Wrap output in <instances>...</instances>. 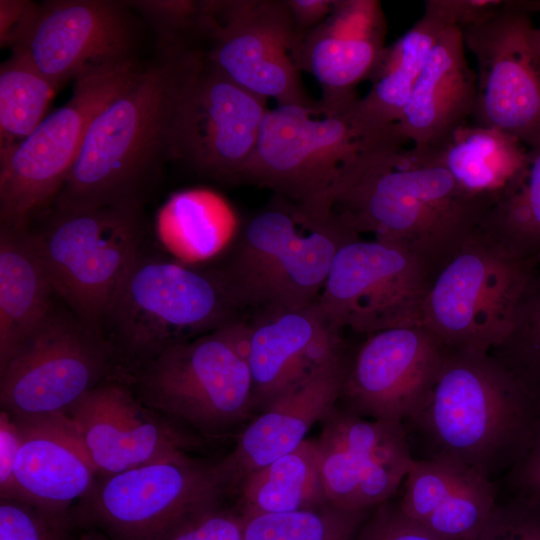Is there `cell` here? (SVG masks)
Masks as SVG:
<instances>
[{"instance_id":"1","label":"cell","mask_w":540,"mask_h":540,"mask_svg":"<svg viewBox=\"0 0 540 540\" xmlns=\"http://www.w3.org/2000/svg\"><path fill=\"white\" fill-rule=\"evenodd\" d=\"M331 207L356 235L402 246L435 270L488 209L459 189L433 149L406 147L391 132L342 164Z\"/></svg>"},{"instance_id":"2","label":"cell","mask_w":540,"mask_h":540,"mask_svg":"<svg viewBox=\"0 0 540 540\" xmlns=\"http://www.w3.org/2000/svg\"><path fill=\"white\" fill-rule=\"evenodd\" d=\"M200 52L161 51L103 108L91 122L53 208L79 211L142 205L148 188L170 160L177 101Z\"/></svg>"},{"instance_id":"3","label":"cell","mask_w":540,"mask_h":540,"mask_svg":"<svg viewBox=\"0 0 540 540\" xmlns=\"http://www.w3.org/2000/svg\"><path fill=\"white\" fill-rule=\"evenodd\" d=\"M539 419L533 399L493 355L448 349L429 396L403 425L422 458L455 461L496 483L525 456Z\"/></svg>"},{"instance_id":"4","label":"cell","mask_w":540,"mask_h":540,"mask_svg":"<svg viewBox=\"0 0 540 540\" xmlns=\"http://www.w3.org/2000/svg\"><path fill=\"white\" fill-rule=\"evenodd\" d=\"M332 212H308L274 195L239 227L219 272L244 309L318 301L338 250L358 238Z\"/></svg>"},{"instance_id":"5","label":"cell","mask_w":540,"mask_h":540,"mask_svg":"<svg viewBox=\"0 0 540 540\" xmlns=\"http://www.w3.org/2000/svg\"><path fill=\"white\" fill-rule=\"evenodd\" d=\"M538 265L474 229L434 271L421 324L449 350L492 351L509 334Z\"/></svg>"},{"instance_id":"6","label":"cell","mask_w":540,"mask_h":540,"mask_svg":"<svg viewBox=\"0 0 540 540\" xmlns=\"http://www.w3.org/2000/svg\"><path fill=\"white\" fill-rule=\"evenodd\" d=\"M241 310L218 269L139 256L106 318L124 351L146 363L173 344L240 318Z\"/></svg>"},{"instance_id":"7","label":"cell","mask_w":540,"mask_h":540,"mask_svg":"<svg viewBox=\"0 0 540 540\" xmlns=\"http://www.w3.org/2000/svg\"><path fill=\"white\" fill-rule=\"evenodd\" d=\"M141 70L129 60L79 76L66 104L22 141L0 150L1 226L29 229L52 209L91 122Z\"/></svg>"},{"instance_id":"8","label":"cell","mask_w":540,"mask_h":540,"mask_svg":"<svg viewBox=\"0 0 540 540\" xmlns=\"http://www.w3.org/2000/svg\"><path fill=\"white\" fill-rule=\"evenodd\" d=\"M142 205L48 211L33 245L54 292L95 328L140 256ZM42 217V218H43Z\"/></svg>"},{"instance_id":"9","label":"cell","mask_w":540,"mask_h":540,"mask_svg":"<svg viewBox=\"0 0 540 540\" xmlns=\"http://www.w3.org/2000/svg\"><path fill=\"white\" fill-rule=\"evenodd\" d=\"M137 392L149 408L208 435L228 432L256 411L247 359L218 330L147 361Z\"/></svg>"},{"instance_id":"10","label":"cell","mask_w":540,"mask_h":540,"mask_svg":"<svg viewBox=\"0 0 540 540\" xmlns=\"http://www.w3.org/2000/svg\"><path fill=\"white\" fill-rule=\"evenodd\" d=\"M351 109L322 114L319 101L314 107L268 109L239 183L268 188L311 213H332L331 191L339 169L364 143Z\"/></svg>"},{"instance_id":"11","label":"cell","mask_w":540,"mask_h":540,"mask_svg":"<svg viewBox=\"0 0 540 540\" xmlns=\"http://www.w3.org/2000/svg\"><path fill=\"white\" fill-rule=\"evenodd\" d=\"M81 501L86 519L112 540H164L181 523L218 505L229 483L220 462L182 453L98 476Z\"/></svg>"},{"instance_id":"12","label":"cell","mask_w":540,"mask_h":540,"mask_svg":"<svg viewBox=\"0 0 540 540\" xmlns=\"http://www.w3.org/2000/svg\"><path fill=\"white\" fill-rule=\"evenodd\" d=\"M201 39L206 59L244 89L278 105H318L293 61L287 0L202 1Z\"/></svg>"},{"instance_id":"13","label":"cell","mask_w":540,"mask_h":540,"mask_svg":"<svg viewBox=\"0 0 540 540\" xmlns=\"http://www.w3.org/2000/svg\"><path fill=\"white\" fill-rule=\"evenodd\" d=\"M434 271L402 246L358 237L336 253L318 304L340 330L369 335L419 324Z\"/></svg>"},{"instance_id":"14","label":"cell","mask_w":540,"mask_h":540,"mask_svg":"<svg viewBox=\"0 0 540 540\" xmlns=\"http://www.w3.org/2000/svg\"><path fill=\"white\" fill-rule=\"evenodd\" d=\"M266 99L198 55L179 94L170 160L219 182L239 183L257 142Z\"/></svg>"},{"instance_id":"15","label":"cell","mask_w":540,"mask_h":540,"mask_svg":"<svg viewBox=\"0 0 540 540\" xmlns=\"http://www.w3.org/2000/svg\"><path fill=\"white\" fill-rule=\"evenodd\" d=\"M537 1H508L461 30L477 65L475 124L499 129L528 148L540 144V55L530 12Z\"/></svg>"},{"instance_id":"16","label":"cell","mask_w":540,"mask_h":540,"mask_svg":"<svg viewBox=\"0 0 540 540\" xmlns=\"http://www.w3.org/2000/svg\"><path fill=\"white\" fill-rule=\"evenodd\" d=\"M110 355L95 328L52 315L0 366L1 409L20 421L66 416L101 384Z\"/></svg>"},{"instance_id":"17","label":"cell","mask_w":540,"mask_h":540,"mask_svg":"<svg viewBox=\"0 0 540 540\" xmlns=\"http://www.w3.org/2000/svg\"><path fill=\"white\" fill-rule=\"evenodd\" d=\"M128 2L32 3L12 47L57 88L100 67L132 60L136 29Z\"/></svg>"},{"instance_id":"18","label":"cell","mask_w":540,"mask_h":540,"mask_svg":"<svg viewBox=\"0 0 540 540\" xmlns=\"http://www.w3.org/2000/svg\"><path fill=\"white\" fill-rule=\"evenodd\" d=\"M447 351L421 323L367 335L347 357L343 407L364 418L403 423L426 401Z\"/></svg>"},{"instance_id":"19","label":"cell","mask_w":540,"mask_h":540,"mask_svg":"<svg viewBox=\"0 0 540 540\" xmlns=\"http://www.w3.org/2000/svg\"><path fill=\"white\" fill-rule=\"evenodd\" d=\"M315 440L327 499L368 511L393 499L414 461L403 423L364 418L336 406Z\"/></svg>"},{"instance_id":"20","label":"cell","mask_w":540,"mask_h":540,"mask_svg":"<svg viewBox=\"0 0 540 540\" xmlns=\"http://www.w3.org/2000/svg\"><path fill=\"white\" fill-rule=\"evenodd\" d=\"M99 476L186 453L190 438L128 388L98 385L67 414Z\"/></svg>"},{"instance_id":"21","label":"cell","mask_w":540,"mask_h":540,"mask_svg":"<svg viewBox=\"0 0 540 540\" xmlns=\"http://www.w3.org/2000/svg\"><path fill=\"white\" fill-rule=\"evenodd\" d=\"M341 331L318 301L255 311L247 357L255 410L263 411L344 352Z\"/></svg>"},{"instance_id":"22","label":"cell","mask_w":540,"mask_h":540,"mask_svg":"<svg viewBox=\"0 0 540 540\" xmlns=\"http://www.w3.org/2000/svg\"><path fill=\"white\" fill-rule=\"evenodd\" d=\"M387 24L377 0H334L331 13L293 52L300 72L319 83L322 114L349 111L356 86L371 76L385 50Z\"/></svg>"},{"instance_id":"23","label":"cell","mask_w":540,"mask_h":540,"mask_svg":"<svg viewBox=\"0 0 540 540\" xmlns=\"http://www.w3.org/2000/svg\"><path fill=\"white\" fill-rule=\"evenodd\" d=\"M347 356L332 358L299 387L260 412L240 434L234 450L220 464L229 486L247 473L293 451L312 426L338 405Z\"/></svg>"},{"instance_id":"24","label":"cell","mask_w":540,"mask_h":540,"mask_svg":"<svg viewBox=\"0 0 540 540\" xmlns=\"http://www.w3.org/2000/svg\"><path fill=\"white\" fill-rule=\"evenodd\" d=\"M458 27H446L432 47L407 104L391 133L423 149L437 147L473 116L476 72L468 64Z\"/></svg>"},{"instance_id":"25","label":"cell","mask_w":540,"mask_h":540,"mask_svg":"<svg viewBox=\"0 0 540 540\" xmlns=\"http://www.w3.org/2000/svg\"><path fill=\"white\" fill-rule=\"evenodd\" d=\"M403 487L402 510L443 540H471L499 499L496 483L444 458L414 459Z\"/></svg>"},{"instance_id":"26","label":"cell","mask_w":540,"mask_h":540,"mask_svg":"<svg viewBox=\"0 0 540 540\" xmlns=\"http://www.w3.org/2000/svg\"><path fill=\"white\" fill-rule=\"evenodd\" d=\"M16 421L21 443L14 475L23 501L68 513L72 503L88 495L99 476L76 430L67 415Z\"/></svg>"},{"instance_id":"27","label":"cell","mask_w":540,"mask_h":540,"mask_svg":"<svg viewBox=\"0 0 540 540\" xmlns=\"http://www.w3.org/2000/svg\"><path fill=\"white\" fill-rule=\"evenodd\" d=\"M446 27L449 25L427 0L422 16L385 48L370 76L369 92L351 109L354 127L363 141L381 137L398 122L432 47Z\"/></svg>"},{"instance_id":"28","label":"cell","mask_w":540,"mask_h":540,"mask_svg":"<svg viewBox=\"0 0 540 540\" xmlns=\"http://www.w3.org/2000/svg\"><path fill=\"white\" fill-rule=\"evenodd\" d=\"M53 287L29 229H0V366L53 315Z\"/></svg>"},{"instance_id":"29","label":"cell","mask_w":540,"mask_h":540,"mask_svg":"<svg viewBox=\"0 0 540 540\" xmlns=\"http://www.w3.org/2000/svg\"><path fill=\"white\" fill-rule=\"evenodd\" d=\"M433 150L459 189L488 208L519 175L528 157V147L515 137L466 123Z\"/></svg>"},{"instance_id":"30","label":"cell","mask_w":540,"mask_h":540,"mask_svg":"<svg viewBox=\"0 0 540 540\" xmlns=\"http://www.w3.org/2000/svg\"><path fill=\"white\" fill-rule=\"evenodd\" d=\"M234 215L215 193L193 189L174 194L156 217L162 246L177 261L192 265L225 251L238 232Z\"/></svg>"},{"instance_id":"31","label":"cell","mask_w":540,"mask_h":540,"mask_svg":"<svg viewBox=\"0 0 540 540\" xmlns=\"http://www.w3.org/2000/svg\"><path fill=\"white\" fill-rule=\"evenodd\" d=\"M239 485L244 515L285 513L328 503L315 440L247 473Z\"/></svg>"},{"instance_id":"32","label":"cell","mask_w":540,"mask_h":540,"mask_svg":"<svg viewBox=\"0 0 540 540\" xmlns=\"http://www.w3.org/2000/svg\"><path fill=\"white\" fill-rule=\"evenodd\" d=\"M477 228L514 256L540 264V144L528 148L524 168Z\"/></svg>"},{"instance_id":"33","label":"cell","mask_w":540,"mask_h":540,"mask_svg":"<svg viewBox=\"0 0 540 540\" xmlns=\"http://www.w3.org/2000/svg\"><path fill=\"white\" fill-rule=\"evenodd\" d=\"M57 89L12 52L0 66V150L19 143L39 125Z\"/></svg>"},{"instance_id":"34","label":"cell","mask_w":540,"mask_h":540,"mask_svg":"<svg viewBox=\"0 0 540 540\" xmlns=\"http://www.w3.org/2000/svg\"><path fill=\"white\" fill-rule=\"evenodd\" d=\"M371 510H347L328 502L285 513L244 515V540H354Z\"/></svg>"},{"instance_id":"35","label":"cell","mask_w":540,"mask_h":540,"mask_svg":"<svg viewBox=\"0 0 540 540\" xmlns=\"http://www.w3.org/2000/svg\"><path fill=\"white\" fill-rule=\"evenodd\" d=\"M493 355L523 386L540 409V270L528 282L511 330Z\"/></svg>"},{"instance_id":"36","label":"cell","mask_w":540,"mask_h":540,"mask_svg":"<svg viewBox=\"0 0 540 540\" xmlns=\"http://www.w3.org/2000/svg\"><path fill=\"white\" fill-rule=\"evenodd\" d=\"M128 4L150 21L157 32L161 51L194 48L189 40L201 39L202 1H133Z\"/></svg>"},{"instance_id":"37","label":"cell","mask_w":540,"mask_h":540,"mask_svg":"<svg viewBox=\"0 0 540 540\" xmlns=\"http://www.w3.org/2000/svg\"><path fill=\"white\" fill-rule=\"evenodd\" d=\"M71 518L16 499L0 500V540H69Z\"/></svg>"},{"instance_id":"38","label":"cell","mask_w":540,"mask_h":540,"mask_svg":"<svg viewBox=\"0 0 540 540\" xmlns=\"http://www.w3.org/2000/svg\"><path fill=\"white\" fill-rule=\"evenodd\" d=\"M471 540H540V499L508 492Z\"/></svg>"},{"instance_id":"39","label":"cell","mask_w":540,"mask_h":540,"mask_svg":"<svg viewBox=\"0 0 540 540\" xmlns=\"http://www.w3.org/2000/svg\"><path fill=\"white\" fill-rule=\"evenodd\" d=\"M354 540H443L409 517L399 499L388 500L371 511Z\"/></svg>"},{"instance_id":"40","label":"cell","mask_w":540,"mask_h":540,"mask_svg":"<svg viewBox=\"0 0 540 540\" xmlns=\"http://www.w3.org/2000/svg\"><path fill=\"white\" fill-rule=\"evenodd\" d=\"M164 540H244L243 516L218 504L190 517Z\"/></svg>"},{"instance_id":"41","label":"cell","mask_w":540,"mask_h":540,"mask_svg":"<svg viewBox=\"0 0 540 540\" xmlns=\"http://www.w3.org/2000/svg\"><path fill=\"white\" fill-rule=\"evenodd\" d=\"M21 443L18 422L5 410L0 412V497L23 501L14 467Z\"/></svg>"},{"instance_id":"42","label":"cell","mask_w":540,"mask_h":540,"mask_svg":"<svg viewBox=\"0 0 540 540\" xmlns=\"http://www.w3.org/2000/svg\"><path fill=\"white\" fill-rule=\"evenodd\" d=\"M449 26L463 29L477 24L502 9L505 0H430Z\"/></svg>"},{"instance_id":"43","label":"cell","mask_w":540,"mask_h":540,"mask_svg":"<svg viewBox=\"0 0 540 540\" xmlns=\"http://www.w3.org/2000/svg\"><path fill=\"white\" fill-rule=\"evenodd\" d=\"M504 479L509 493L540 499V419L528 451Z\"/></svg>"},{"instance_id":"44","label":"cell","mask_w":540,"mask_h":540,"mask_svg":"<svg viewBox=\"0 0 540 540\" xmlns=\"http://www.w3.org/2000/svg\"><path fill=\"white\" fill-rule=\"evenodd\" d=\"M287 4L294 28L295 50L302 39L331 13L334 0H287Z\"/></svg>"},{"instance_id":"45","label":"cell","mask_w":540,"mask_h":540,"mask_svg":"<svg viewBox=\"0 0 540 540\" xmlns=\"http://www.w3.org/2000/svg\"><path fill=\"white\" fill-rule=\"evenodd\" d=\"M32 2L23 0L0 1V43L13 47L24 24Z\"/></svg>"},{"instance_id":"46","label":"cell","mask_w":540,"mask_h":540,"mask_svg":"<svg viewBox=\"0 0 540 540\" xmlns=\"http://www.w3.org/2000/svg\"><path fill=\"white\" fill-rule=\"evenodd\" d=\"M69 540H112V539L108 537L106 534H104L103 532L93 530V531L84 532L76 538H72V539L69 538Z\"/></svg>"},{"instance_id":"47","label":"cell","mask_w":540,"mask_h":540,"mask_svg":"<svg viewBox=\"0 0 540 540\" xmlns=\"http://www.w3.org/2000/svg\"><path fill=\"white\" fill-rule=\"evenodd\" d=\"M533 43H534V46H535L538 54L540 55V27H538V28L534 27V30H533Z\"/></svg>"}]
</instances>
